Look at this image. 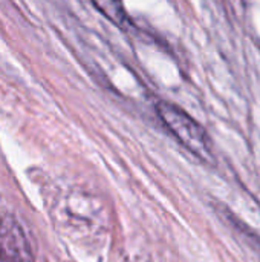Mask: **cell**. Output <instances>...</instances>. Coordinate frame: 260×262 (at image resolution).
Masks as SVG:
<instances>
[{
    "label": "cell",
    "mask_w": 260,
    "mask_h": 262,
    "mask_svg": "<svg viewBox=\"0 0 260 262\" xmlns=\"http://www.w3.org/2000/svg\"><path fill=\"white\" fill-rule=\"evenodd\" d=\"M156 111L162 123L182 143V146H185L192 154H195L201 160L207 163L213 161L210 138L198 121H195L188 114H185L178 106L167 101L158 103Z\"/></svg>",
    "instance_id": "obj_1"
},
{
    "label": "cell",
    "mask_w": 260,
    "mask_h": 262,
    "mask_svg": "<svg viewBox=\"0 0 260 262\" xmlns=\"http://www.w3.org/2000/svg\"><path fill=\"white\" fill-rule=\"evenodd\" d=\"M0 262H34L28 239L12 216L0 220Z\"/></svg>",
    "instance_id": "obj_2"
},
{
    "label": "cell",
    "mask_w": 260,
    "mask_h": 262,
    "mask_svg": "<svg viewBox=\"0 0 260 262\" xmlns=\"http://www.w3.org/2000/svg\"><path fill=\"white\" fill-rule=\"evenodd\" d=\"M92 5L116 26H126L129 23L123 0H92Z\"/></svg>",
    "instance_id": "obj_3"
}]
</instances>
